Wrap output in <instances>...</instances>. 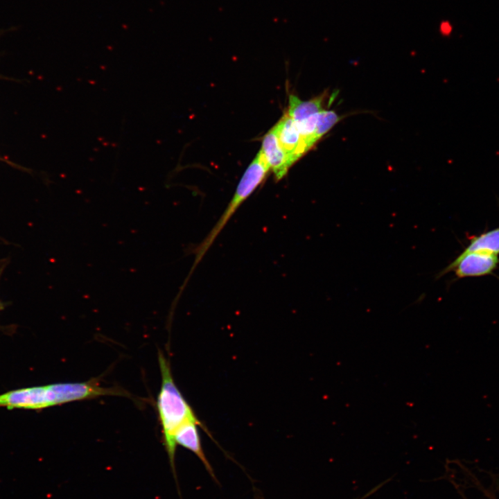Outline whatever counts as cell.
Listing matches in <instances>:
<instances>
[{
	"label": "cell",
	"mask_w": 499,
	"mask_h": 499,
	"mask_svg": "<svg viewBox=\"0 0 499 499\" xmlns=\"http://www.w3.org/2000/svg\"><path fill=\"white\" fill-rule=\"evenodd\" d=\"M125 395V390L103 387L97 379L93 378L85 382L58 383L10 390L0 394V407L41 410L103 396Z\"/></svg>",
	"instance_id": "obj_1"
},
{
	"label": "cell",
	"mask_w": 499,
	"mask_h": 499,
	"mask_svg": "<svg viewBox=\"0 0 499 499\" xmlns=\"http://www.w3.org/2000/svg\"><path fill=\"white\" fill-rule=\"evenodd\" d=\"M158 362L161 383L156 407L161 427L163 444L177 482L175 460L177 445L175 439V433L182 425L189 421H202L175 385L170 362L161 351L158 353Z\"/></svg>",
	"instance_id": "obj_2"
},
{
	"label": "cell",
	"mask_w": 499,
	"mask_h": 499,
	"mask_svg": "<svg viewBox=\"0 0 499 499\" xmlns=\"http://www.w3.org/2000/svg\"><path fill=\"white\" fill-rule=\"evenodd\" d=\"M270 170V166L261 150H259L256 157L243 175L231 199L227 204L225 209L218 218L215 225L195 248V259L189 274L184 281L182 288H184L187 281L190 279L193 270L200 263L213 242L222 231L229 220L233 217L237 210L244 202L253 193L256 188L264 181L267 174Z\"/></svg>",
	"instance_id": "obj_3"
},
{
	"label": "cell",
	"mask_w": 499,
	"mask_h": 499,
	"mask_svg": "<svg viewBox=\"0 0 499 499\" xmlns=\"http://www.w3.org/2000/svg\"><path fill=\"white\" fill-rule=\"evenodd\" d=\"M499 265V256L480 252H462L437 275L454 272L458 279L493 274Z\"/></svg>",
	"instance_id": "obj_4"
},
{
	"label": "cell",
	"mask_w": 499,
	"mask_h": 499,
	"mask_svg": "<svg viewBox=\"0 0 499 499\" xmlns=\"http://www.w3.org/2000/svg\"><path fill=\"white\" fill-rule=\"evenodd\" d=\"M273 128L279 145L291 166L308 149L302 140L295 121L288 114H285Z\"/></svg>",
	"instance_id": "obj_5"
},
{
	"label": "cell",
	"mask_w": 499,
	"mask_h": 499,
	"mask_svg": "<svg viewBox=\"0 0 499 499\" xmlns=\"http://www.w3.org/2000/svg\"><path fill=\"white\" fill-rule=\"evenodd\" d=\"M198 426H200L202 430H204L215 441L211 432L204 423H202V422L200 423L195 421H189L182 425L177 430L175 437L176 444L193 453L202 462L211 476L216 480L211 465L203 451Z\"/></svg>",
	"instance_id": "obj_6"
},
{
	"label": "cell",
	"mask_w": 499,
	"mask_h": 499,
	"mask_svg": "<svg viewBox=\"0 0 499 499\" xmlns=\"http://www.w3.org/2000/svg\"><path fill=\"white\" fill-rule=\"evenodd\" d=\"M261 150L273 172L275 180L279 181L283 178L290 166L279 145L274 128L264 136Z\"/></svg>",
	"instance_id": "obj_7"
},
{
	"label": "cell",
	"mask_w": 499,
	"mask_h": 499,
	"mask_svg": "<svg viewBox=\"0 0 499 499\" xmlns=\"http://www.w3.org/2000/svg\"><path fill=\"white\" fill-rule=\"evenodd\" d=\"M324 100V95L306 101L300 100L295 95H290L288 114L295 122L301 121L323 110L322 103Z\"/></svg>",
	"instance_id": "obj_8"
},
{
	"label": "cell",
	"mask_w": 499,
	"mask_h": 499,
	"mask_svg": "<svg viewBox=\"0 0 499 499\" xmlns=\"http://www.w3.org/2000/svg\"><path fill=\"white\" fill-rule=\"evenodd\" d=\"M463 252H480L498 256L499 226L480 235L471 236Z\"/></svg>",
	"instance_id": "obj_9"
},
{
	"label": "cell",
	"mask_w": 499,
	"mask_h": 499,
	"mask_svg": "<svg viewBox=\"0 0 499 499\" xmlns=\"http://www.w3.org/2000/svg\"><path fill=\"white\" fill-rule=\"evenodd\" d=\"M340 120V116L333 110H323L319 112L314 134L315 141L326 134Z\"/></svg>",
	"instance_id": "obj_10"
},
{
	"label": "cell",
	"mask_w": 499,
	"mask_h": 499,
	"mask_svg": "<svg viewBox=\"0 0 499 499\" xmlns=\"http://www.w3.org/2000/svg\"><path fill=\"white\" fill-rule=\"evenodd\" d=\"M450 26L448 23L444 22L441 26V30L444 34H448L450 31Z\"/></svg>",
	"instance_id": "obj_11"
},
{
	"label": "cell",
	"mask_w": 499,
	"mask_h": 499,
	"mask_svg": "<svg viewBox=\"0 0 499 499\" xmlns=\"http://www.w3.org/2000/svg\"><path fill=\"white\" fill-rule=\"evenodd\" d=\"M374 493H375V490L374 489H372L369 492L366 493V494L363 495L362 497H360L359 498H356V499H366L367 498L369 497Z\"/></svg>",
	"instance_id": "obj_12"
},
{
	"label": "cell",
	"mask_w": 499,
	"mask_h": 499,
	"mask_svg": "<svg viewBox=\"0 0 499 499\" xmlns=\"http://www.w3.org/2000/svg\"><path fill=\"white\" fill-rule=\"evenodd\" d=\"M3 308V304L0 301V310H2Z\"/></svg>",
	"instance_id": "obj_13"
}]
</instances>
